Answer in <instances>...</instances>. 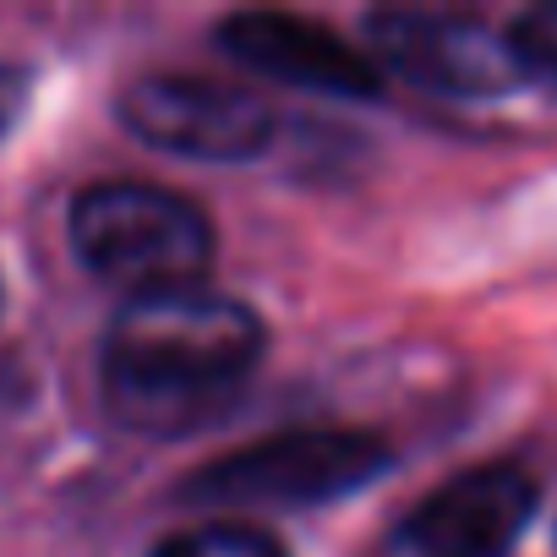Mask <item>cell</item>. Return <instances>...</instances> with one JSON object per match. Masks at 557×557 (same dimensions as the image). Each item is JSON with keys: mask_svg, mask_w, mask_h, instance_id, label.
<instances>
[{"mask_svg": "<svg viewBox=\"0 0 557 557\" xmlns=\"http://www.w3.org/2000/svg\"><path fill=\"white\" fill-rule=\"evenodd\" d=\"M262 323L219 290L137 296L104 339V405L121 426L175 437L235 399L262 361Z\"/></svg>", "mask_w": 557, "mask_h": 557, "instance_id": "cell-1", "label": "cell"}, {"mask_svg": "<svg viewBox=\"0 0 557 557\" xmlns=\"http://www.w3.org/2000/svg\"><path fill=\"white\" fill-rule=\"evenodd\" d=\"M72 246L77 257L137 296L191 290L213 262V224L208 213L148 181H99L72 202Z\"/></svg>", "mask_w": 557, "mask_h": 557, "instance_id": "cell-2", "label": "cell"}, {"mask_svg": "<svg viewBox=\"0 0 557 557\" xmlns=\"http://www.w3.org/2000/svg\"><path fill=\"white\" fill-rule=\"evenodd\" d=\"M394 465V448L372 432L318 426V432H278L268 443L235 448L213 465H202L186 486L191 503H329L345 492H361L372 475Z\"/></svg>", "mask_w": 557, "mask_h": 557, "instance_id": "cell-3", "label": "cell"}, {"mask_svg": "<svg viewBox=\"0 0 557 557\" xmlns=\"http://www.w3.org/2000/svg\"><path fill=\"white\" fill-rule=\"evenodd\" d=\"M121 121L164 153L181 159H257L273 143V104L251 88L197 77V72H153L121 94Z\"/></svg>", "mask_w": 557, "mask_h": 557, "instance_id": "cell-4", "label": "cell"}, {"mask_svg": "<svg viewBox=\"0 0 557 557\" xmlns=\"http://www.w3.org/2000/svg\"><path fill=\"white\" fill-rule=\"evenodd\" d=\"M367 34L377 45V72L388 66L443 99H497L524 83L508 39L465 12H372Z\"/></svg>", "mask_w": 557, "mask_h": 557, "instance_id": "cell-5", "label": "cell"}, {"mask_svg": "<svg viewBox=\"0 0 557 557\" xmlns=\"http://www.w3.org/2000/svg\"><path fill=\"white\" fill-rule=\"evenodd\" d=\"M535 503L541 486L524 465H470L405 513L399 546L410 557H508L524 541Z\"/></svg>", "mask_w": 557, "mask_h": 557, "instance_id": "cell-6", "label": "cell"}, {"mask_svg": "<svg viewBox=\"0 0 557 557\" xmlns=\"http://www.w3.org/2000/svg\"><path fill=\"white\" fill-rule=\"evenodd\" d=\"M219 50L257 77L334 94V99H377V88H383V72L372 66V55L345 45L334 28H323L312 17H290V12L230 17L219 28Z\"/></svg>", "mask_w": 557, "mask_h": 557, "instance_id": "cell-7", "label": "cell"}, {"mask_svg": "<svg viewBox=\"0 0 557 557\" xmlns=\"http://www.w3.org/2000/svg\"><path fill=\"white\" fill-rule=\"evenodd\" d=\"M153 557H285V546L257 524H191L170 535Z\"/></svg>", "mask_w": 557, "mask_h": 557, "instance_id": "cell-8", "label": "cell"}, {"mask_svg": "<svg viewBox=\"0 0 557 557\" xmlns=\"http://www.w3.org/2000/svg\"><path fill=\"white\" fill-rule=\"evenodd\" d=\"M508 55L519 66V77L557 88V0L552 7H530L508 23Z\"/></svg>", "mask_w": 557, "mask_h": 557, "instance_id": "cell-9", "label": "cell"}, {"mask_svg": "<svg viewBox=\"0 0 557 557\" xmlns=\"http://www.w3.org/2000/svg\"><path fill=\"white\" fill-rule=\"evenodd\" d=\"M28 110V72L23 66H0V137H7Z\"/></svg>", "mask_w": 557, "mask_h": 557, "instance_id": "cell-10", "label": "cell"}]
</instances>
